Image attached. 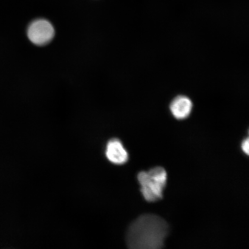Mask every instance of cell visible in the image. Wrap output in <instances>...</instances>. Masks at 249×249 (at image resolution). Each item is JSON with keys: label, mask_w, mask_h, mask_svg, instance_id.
I'll use <instances>...</instances> for the list:
<instances>
[{"label": "cell", "mask_w": 249, "mask_h": 249, "mask_svg": "<svg viewBox=\"0 0 249 249\" xmlns=\"http://www.w3.org/2000/svg\"><path fill=\"white\" fill-rule=\"evenodd\" d=\"M168 232L169 226L162 218L153 214H143L129 226L126 244L133 249H160Z\"/></svg>", "instance_id": "6da1fadb"}, {"label": "cell", "mask_w": 249, "mask_h": 249, "mask_svg": "<svg viewBox=\"0 0 249 249\" xmlns=\"http://www.w3.org/2000/svg\"><path fill=\"white\" fill-rule=\"evenodd\" d=\"M138 179L141 186L140 191L146 201L154 202L162 198L167 179L166 171L163 167H156L148 171H141Z\"/></svg>", "instance_id": "7a4b0ae2"}, {"label": "cell", "mask_w": 249, "mask_h": 249, "mask_svg": "<svg viewBox=\"0 0 249 249\" xmlns=\"http://www.w3.org/2000/svg\"><path fill=\"white\" fill-rule=\"evenodd\" d=\"M27 35L34 44L42 46L51 42L54 36L52 24L45 19H38L31 23L28 29Z\"/></svg>", "instance_id": "3957f363"}, {"label": "cell", "mask_w": 249, "mask_h": 249, "mask_svg": "<svg viewBox=\"0 0 249 249\" xmlns=\"http://www.w3.org/2000/svg\"><path fill=\"white\" fill-rule=\"evenodd\" d=\"M106 155L108 160L115 164H123L129 160V155L120 140L114 139L107 143Z\"/></svg>", "instance_id": "277c9868"}, {"label": "cell", "mask_w": 249, "mask_h": 249, "mask_svg": "<svg viewBox=\"0 0 249 249\" xmlns=\"http://www.w3.org/2000/svg\"><path fill=\"white\" fill-rule=\"evenodd\" d=\"M170 107L174 117L178 120H184L191 114L193 104L191 99L186 96H179L171 103Z\"/></svg>", "instance_id": "5b68a950"}, {"label": "cell", "mask_w": 249, "mask_h": 249, "mask_svg": "<svg viewBox=\"0 0 249 249\" xmlns=\"http://www.w3.org/2000/svg\"><path fill=\"white\" fill-rule=\"evenodd\" d=\"M241 147L244 153L249 155V139L248 138L245 139L242 142Z\"/></svg>", "instance_id": "8992f818"}]
</instances>
